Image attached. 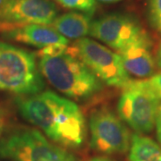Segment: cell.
<instances>
[{
	"label": "cell",
	"mask_w": 161,
	"mask_h": 161,
	"mask_svg": "<svg viewBox=\"0 0 161 161\" xmlns=\"http://www.w3.org/2000/svg\"><path fill=\"white\" fill-rule=\"evenodd\" d=\"M16 107L25 120L40 128L58 145L77 148L83 143L85 118L74 101L51 91H45L19 97Z\"/></svg>",
	"instance_id": "6da1fadb"
},
{
	"label": "cell",
	"mask_w": 161,
	"mask_h": 161,
	"mask_svg": "<svg viewBox=\"0 0 161 161\" xmlns=\"http://www.w3.org/2000/svg\"><path fill=\"white\" fill-rule=\"evenodd\" d=\"M38 56L41 75L66 97L83 100L102 90V82L80 59L75 47H48L40 49Z\"/></svg>",
	"instance_id": "7a4b0ae2"
},
{
	"label": "cell",
	"mask_w": 161,
	"mask_h": 161,
	"mask_svg": "<svg viewBox=\"0 0 161 161\" xmlns=\"http://www.w3.org/2000/svg\"><path fill=\"white\" fill-rule=\"evenodd\" d=\"M42 77L34 53L0 42V91L33 95L45 88Z\"/></svg>",
	"instance_id": "3957f363"
},
{
	"label": "cell",
	"mask_w": 161,
	"mask_h": 161,
	"mask_svg": "<svg viewBox=\"0 0 161 161\" xmlns=\"http://www.w3.org/2000/svg\"><path fill=\"white\" fill-rule=\"evenodd\" d=\"M160 99L147 80H130L123 88L117 111L120 119L136 133L150 132L155 126Z\"/></svg>",
	"instance_id": "277c9868"
},
{
	"label": "cell",
	"mask_w": 161,
	"mask_h": 161,
	"mask_svg": "<svg viewBox=\"0 0 161 161\" xmlns=\"http://www.w3.org/2000/svg\"><path fill=\"white\" fill-rule=\"evenodd\" d=\"M0 158L13 161H76L38 130H20L0 141Z\"/></svg>",
	"instance_id": "5b68a950"
},
{
	"label": "cell",
	"mask_w": 161,
	"mask_h": 161,
	"mask_svg": "<svg viewBox=\"0 0 161 161\" xmlns=\"http://www.w3.org/2000/svg\"><path fill=\"white\" fill-rule=\"evenodd\" d=\"M90 146L102 154H123L129 150L131 135L124 122L106 107L94 109L90 115Z\"/></svg>",
	"instance_id": "8992f818"
},
{
	"label": "cell",
	"mask_w": 161,
	"mask_h": 161,
	"mask_svg": "<svg viewBox=\"0 0 161 161\" xmlns=\"http://www.w3.org/2000/svg\"><path fill=\"white\" fill-rule=\"evenodd\" d=\"M74 47L80 59L101 82L124 88L131 80L118 53L88 38L78 40Z\"/></svg>",
	"instance_id": "52a82bcc"
},
{
	"label": "cell",
	"mask_w": 161,
	"mask_h": 161,
	"mask_svg": "<svg viewBox=\"0 0 161 161\" xmlns=\"http://www.w3.org/2000/svg\"><path fill=\"white\" fill-rule=\"evenodd\" d=\"M90 35L118 52L149 33L137 18L115 13L92 22Z\"/></svg>",
	"instance_id": "ba28073f"
},
{
	"label": "cell",
	"mask_w": 161,
	"mask_h": 161,
	"mask_svg": "<svg viewBox=\"0 0 161 161\" xmlns=\"http://www.w3.org/2000/svg\"><path fill=\"white\" fill-rule=\"evenodd\" d=\"M50 0H9L0 9V23L11 25H50L58 16Z\"/></svg>",
	"instance_id": "9c48e42d"
},
{
	"label": "cell",
	"mask_w": 161,
	"mask_h": 161,
	"mask_svg": "<svg viewBox=\"0 0 161 161\" xmlns=\"http://www.w3.org/2000/svg\"><path fill=\"white\" fill-rule=\"evenodd\" d=\"M150 35L118 51L125 69L137 78H149L155 74L156 60L151 52Z\"/></svg>",
	"instance_id": "30bf717a"
},
{
	"label": "cell",
	"mask_w": 161,
	"mask_h": 161,
	"mask_svg": "<svg viewBox=\"0 0 161 161\" xmlns=\"http://www.w3.org/2000/svg\"><path fill=\"white\" fill-rule=\"evenodd\" d=\"M8 40L24 43L38 47L39 49L48 47L69 44V40L59 34L51 26L42 24H26L14 27L3 33Z\"/></svg>",
	"instance_id": "8fae6325"
},
{
	"label": "cell",
	"mask_w": 161,
	"mask_h": 161,
	"mask_svg": "<svg viewBox=\"0 0 161 161\" xmlns=\"http://www.w3.org/2000/svg\"><path fill=\"white\" fill-rule=\"evenodd\" d=\"M92 23L90 14L69 12L57 16L50 26L67 40H80L90 34Z\"/></svg>",
	"instance_id": "7c38bea8"
},
{
	"label": "cell",
	"mask_w": 161,
	"mask_h": 161,
	"mask_svg": "<svg viewBox=\"0 0 161 161\" xmlns=\"http://www.w3.org/2000/svg\"><path fill=\"white\" fill-rule=\"evenodd\" d=\"M129 161H161V145L140 133L131 136Z\"/></svg>",
	"instance_id": "4fadbf2b"
},
{
	"label": "cell",
	"mask_w": 161,
	"mask_h": 161,
	"mask_svg": "<svg viewBox=\"0 0 161 161\" xmlns=\"http://www.w3.org/2000/svg\"><path fill=\"white\" fill-rule=\"evenodd\" d=\"M146 16L150 27L161 35V0H148Z\"/></svg>",
	"instance_id": "5bb4252c"
},
{
	"label": "cell",
	"mask_w": 161,
	"mask_h": 161,
	"mask_svg": "<svg viewBox=\"0 0 161 161\" xmlns=\"http://www.w3.org/2000/svg\"><path fill=\"white\" fill-rule=\"evenodd\" d=\"M61 6L73 10L92 14L96 9L95 0H56Z\"/></svg>",
	"instance_id": "9a60e30c"
},
{
	"label": "cell",
	"mask_w": 161,
	"mask_h": 161,
	"mask_svg": "<svg viewBox=\"0 0 161 161\" xmlns=\"http://www.w3.org/2000/svg\"><path fill=\"white\" fill-rule=\"evenodd\" d=\"M147 80L156 96L161 100V72L152 75L150 79Z\"/></svg>",
	"instance_id": "2e32d148"
},
{
	"label": "cell",
	"mask_w": 161,
	"mask_h": 161,
	"mask_svg": "<svg viewBox=\"0 0 161 161\" xmlns=\"http://www.w3.org/2000/svg\"><path fill=\"white\" fill-rule=\"evenodd\" d=\"M156 133H157V138L158 142L161 145V104L159 105L158 108V115H157V118H156Z\"/></svg>",
	"instance_id": "e0dca14e"
},
{
	"label": "cell",
	"mask_w": 161,
	"mask_h": 161,
	"mask_svg": "<svg viewBox=\"0 0 161 161\" xmlns=\"http://www.w3.org/2000/svg\"><path fill=\"white\" fill-rule=\"evenodd\" d=\"M156 64H158V66L161 68V43L159 44V46L158 47L157 50V54H156Z\"/></svg>",
	"instance_id": "ac0fdd59"
},
{
	"label": "cell",
	"mask_w": 161,
	"mask_h": 161,
	"mask_svg": "<svg viewBox=\"0 0 161 161\" xmlns=\"http://www.w3.org/2000/svg\"><path fill=\"white\" fill-rule=\"evenodd\" d=\"M4 127H5V116L3 111L0 109V135L4 131Z\"/></svg>",
	"instance_id": "d6986e66"
},
{
	"label": "cell",
	"mask_w": 161,
	"mask_h": 161,
	"mask_svg": "<svg viewBox=\"0 0 161 161\" xmlns=\"http://www.w3.org/2000/svg\"><path fill=\"white\" fill-rule=\"evenodd\" d=\"M89 161H113L111 160L110 158H108L106 157H96V158H93L92 159H90Z\"/></svg>",
	"instance_id": "ffe728a7"
},
{
	"label": "cell",
	"mask_w": 161,
	"mask_h": 161,
	"mask_svg": "<svg viewBox=\"0 0 161 161\" xmlns=\"http://www.w3.org/2000/svg\"><path fill=\"white\" fill-rule=\"evenodd\" d=\"M102 3H115V2H119L121 0H98Z\"/></svg>",
	"instance_id": "44dd1931"
},
{
	"label": "cell",
	"mask_w": 161,
	"mask_h": 161,
	"mask_svg": "<svg viewBox=\"0 0 161 161\" xmlns=\"http://www.w3.org/2000/svg\"><path fill=\"white\" fill-rule=\"evenodd\" d=\"M8 1H9V0H0V9L5 6Z\"/></svg>",
	"instance_id": "7402d4cb"
}]
</instances>
